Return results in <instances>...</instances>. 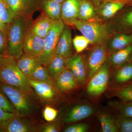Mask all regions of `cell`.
Wrapping results in <instances>:
<instances>
[{"label": "cell", "mask_w": 132, "mask_h": 132, "mask_svg": "<svg viewBox=\"0 0 132 132\" xmlns=\"http://www.w3.org/2000/svg\"><path fill=\"white\" fill-rule=\"evenodd\" d=\"M16 61L19 68L27 79H29L31 73L38 62L37 59L23 53Z\"/></svg>", "instance_id": "cell-22"}, {"label": "cell", "mask_w": 132, "mask_h": 132, "mask_svg": "<svg viewBox=\"0 0 132 132\" xmlns=\"http://www.w3.org/2000/svg\"><path fill=\"white\" fill-rule=\"evenodd\" d=\"M56 87L62 92H68L78 87V83L72 72L66 68L55 79Z\"/></svg>", "instance_id": "cell-14"}, {"label": "cell", "mask_w": 132, "mask_h": 132, "mask_svg": "<svg viewBox=\"0 0 132 132\" xmlns=\"http://www.w3.org/2000/svg\"><path fill=\"white\" fill-rule=\"evenodd\" d=\"M41 1H53L55 2L59 3H63V2H64V1H65V0H41Z\"/></svg>", "instance_id": "cell-43"}, {"label": "cell", "mask_w": 132, "mask_h": 132, "mask_svg": "<svg viewBox=\"0 0 132 132\" xmlns=\"http://www.w3.org/2000/svg\"><path fill=\"white\" fill-rule=\"evenodd\" d=\"M89 128L87 124L86 123H77L69 126L65 128V132H86Z\"/></svg>", "instance_id": "cell-35"}, {"label": "cell", "mask_w": 132, "mask_h": 132, "mask_svg": "<svg viewBox=\"0 0 132 132\" xmlns=\"http://www.w3.org/2000/svg\"><path fill=\"white\" fill-rule=\"evenodd\" d=\"M0 82L26 93L32 91L27 78L19 68L13 57L7 55L0 62Z\"/></svg>", "instance_id": "cell-1"}, {"label": "cell", "mask_w": 132, "mask_h": 132, "mask_svg": "<svg viewBox=\"0 0 132 132\" xmlns=\"http://www.w3.org/2000/svg\"><path fill=\"white\" fill-rule=\"evenodd\" d=\"M72 32L68 25H65L61 34L55 50V54L67 59L72 55Z\"/></svg>", "instance_id": "cell-10"}, {"label": "cell", "mask_w": 132, "mask_h": 132, "mask_svg": "<svg viewBox=\"0 0 132 132\" xmlns=\"http://www.w3.org/2000/svg\"><path fill=\"white\" fill-rule=\"evenodd\" d=\"M14 17L33 21L32 16L39 10L38 0H6Z\"/></svg>", "instance_id": "cell-7"}, {"label": "cell", "mask_w": 132, "mask_h": 132, "mask_svg": "<svg viewBox=\"0 0 132 132\" xmlns=\"http://www.w3.org/2000/svg\"><path fill=\"white\" fill-rule=\"evenodd\" d=\"M53 22L47 15L42 13L37 19L32 21L29 29L32 32L44 38L51 30Z\"/></svg>", "instance_id": "cell-13"}, {"label": "cell", "mask_w": 132, "mask_h": 132, "mask_svg": "<svg viewBox=\"0 0 132 132\" xmlns=\"http://www.w3.org/2000/svg\"><path fill=\"white\" fill-rule=\"evenodd\" d=\"M114 80L118 83H125L132 79V64H128L121 67L116 71Z\"/></svg>", "instance_id": "cell-27"}, {"label": "cell", "mask_w": 132, "mask_h": 132, "mask_svg": "<svg viewBox=\"0 0 132 132\" xmlns=\"http://www.w3.org/2000/svg\"><path fill=\"white\" fill-rule=\"evenodd\" d=\"M44 38L32 32L28 28L24 34L22 43L23 52L34 58L41 54L44 47Z\"/></svg>", "instance_id": "cell-9"}, {"label": "cell", "mask_w": 132, "mask_h": 132, "mask_svg": "<svg viewBox=\"0 0 132 132\" xmlns=\"http://www.w3.org/2000/svg\"><path fill=\"white\" fill-rule=\"evenodd\" d=\"M31 87L40 98L46 101L52 100L55 96L54 88L49 81L41 82L28 80Z\"/></svg>", "instance_id": "cell-17"}, {"label": "cell", "mask_w": 132, "mask_h": 132, "mask_svg": "<svg viewBox=\"0 0 132 132\" xmlns=\"http://www.w3.org/2000/svg\"><path fill=\"white\" fill-rule=\"evenodd\" d=\"M62 4L53 1H43L39 4V10L52 21H57L61 20Z\"/></svg>", "instance_id": "cell-19"}, {"label": "cell", "mask_w": 132, "mask_h": 132, "mask_svg": "<svg viewBox=\"0 0 132 132\" xmlns=\"http://www.w3.org/2000/svg\"><path fill=\"white\" fill-rule=\"evenodd\" d=\"M0 30L5 31V32H6L7 30V25L3 23L1 17H0Z\"/></svg>", "instance_id": "cell-40"}, {"label": "cell", "mask_w": 132, "mask_h": 132, "mask_svg": "<svg viewBox=\"0 0 132 132\" xmlns=\"http://www.w3.org/2000/svg\"><path fill=\"white\" fill-rule=\"evenodd\" d=\"M94 110L93 107L86 104L76 105L66 115L64 119L65 123H74L92 116Z\"/></svg>", "instance_id": "cell-12"}, {"label": "cell", "mask_w": 132, "mask_h": 132, "mask_svg": "<svg viewBox=\"0 0 132 132\" xmlns=\"http://www.w3.org/2000/svg\"><path fill=\"white\" fill-rule=\"evenodd\" d=\"M50 76L46 67L38 62L33 69L29 79L36 81H49Z\"/></svg>", "instance_id": "cell-26"}, {"label": "cell", "mask_w": 132, "mask_h": 132, "mask_svg": "<svg viewBox=\"0 0 132 132\" xmlns=\"http://www.w3.org/2000/svg\"><path fill=\"white\" fill-rule=\"evenodd\" d=\"M72 42L76 51L78 53L83 52L90 44L89 40L82 35L75 36L72 40Z\"/></svg>", "instance_id": "cell-32"}, {"label": "cell", "mask_w": 132, "mask_h": 132, "mask_svg": "<svg viewBox=\"0 0 132 132\" xmlns=\"http://www.w3.org/2000/svg\"><path fill=\"white\" fill-rule=\"evenodd\" d=\"M32 21L14 17L10 23L6 25L7 54L16 60L24 53L22 43L24 34Z\"/></svg>", "instance_id": "cell-2"}, {"label": "cell", "mask_w": 132, "mask_h": 132, "mask_svg": "<svg viewBox=\"0 0 132 132\" xmlns=\"http://www.w3.org/2000/svg\"><path fill=\"white\" fill-rule=\"evenodd\" d=\"M114 119L119 131L132 132V118L121 115Z\"/></svg>", "instance_id": "cell-30"}, {"label": "cell", "mask_w": 132, "mask_h": 132, "mask_svg": "<svg viewBox=\"0 0 132 132\" xmlns=\"http://www.w3.org/2000/svg\"><path fill=\"white\" fill-rule=\"evenodd\" d=\"M0 88L14 106L16 114L21 117L31 114L35 109L34 105L26 93L14 87L0 82Z\"/></svg>", "instance_id": "cell-4"}, {"label": "cell", "mask_w": 132, "mask_h": 132, "mask_svg": "<svg viewBox=\"0 0 132 132\" xmlns=\"http://www.w3.org/2000/svg\"><path fill=\"white\" fill-rule=\"evenodd\" d=\"M16 115L15 113L5 112L0 108V124L3 127V126L9 119Z\"/></svg>", "instance_id": "cell-37"}, {"label": "cell", "mask_w": 132, "mask_h": 132, "mask_svg": "<svg viewBox=\"0 0 132 132\" xmlns=\"http://www.w3.org/2000/svg\"><path fill=\"white\" fill-rule=\"evenodd\" d=\"M132 54V43L111 54L107 59L108 63L114 67H120L126 63Z\"/></svg>", "instance_id": "cell-20"}, {"label": "cell", "mask_w": 132, "mask_h": 132, "mask_svg": "<svg viewBox=\"0 0 132 132\" xmlns=\"http://www.w3.org/2000/svg\"><path fill=\"white\" fill-rule=\"evenodd\" d=\"M106 41L108 42L106 45H105L107 52L112 54L132 44V35L125 34L118 35L109 39V41L106 40Z\"/></svg>", "instance_id": "cell-16"}, {"label": "cell", "mask_w": 132, "mask_h": 132, "mask_svg": "<svg viewBox=\"0 0 132 132\" xmlns=\"http://www.w3.org/2000/svg\"></svg>", "instance_id": "cell-46"}, {"label": "cell", "mask_w": 132, "mask_h": 132, "mask_svg": "<svg viewBox=\"0 0 132 132\" xmlns=\"http://www.w3.org/2000/svg\"><path fill=\"white\" fill-rule=\"evenodd\" d=\"M109 64L106 62L90 78L87 92L90 96L97 97L102 94L106 89L109 80Z\"/></svg>", "instance_id": "cell-6"}, {"label": "cell", "mask_w": 132, "mask_h": 132, "mask_svg": "<svg viewBox=\"0 0 132 132\" xmlns=\"http://www.w3.org/2000/svg\"><path fill=\"white\" fill-rule=\"evenodd\" d=\"M69 57L78 71L79 84H84L87 78V71L82 57L80 55L75 54Z\"/></svg>", "instance_id": "cell-24"}, {"label": "cell", "mask_w": 132, "mask_h": 132, "mask_svg": "<svg viewBox=\"0 0 132 132\" xmlns=\"http://www.w3.org/2000/svg\"><path fill=\"white\" fill-rule=\"evenodd\" d=\"M109 105L119 112L121 115L132 118V102H111Z\"/></svg>", "instance_id": "cell-28"}, {"label": "cell", "mask_w": 132, "mask_h": 132, "mask_svg": "<svg viewBox=\"0 0 132 132\" xmlns=\"http://www.w3.org/2000/svg\"><path fill=\"white\" fill-rule=\"evenodd\" d=\"M5 132H29L32 131V127L26 120L17 115L10 118L3 126Z\"/></svg>", "instance_id": "cell-18"}, {"label": "cell", "mask_w": 132, "mask_h": 132, "mask_svg": "<svg viewBox=\"0 0 132 132\" xmlns=\"http://www.w3.org/2000/svg\"><path fill=\"white\" fill-rule=\"evenodd\" d=\"M97 7L96 13L102 19L112 18L125 6V3L118 2H105Z\"/></svg>", "instance_id": "cell-15"}, {"label": "cell", "mask_w": 132, "mask_h": 132, "mask_svg": "<svg viewBox=\"0 0 132 132\" xmlns=\"http://www.w3.org/2000/svg\"><path fill=\"white\" fill-rule=\"evenodd\" d=\"M0 108L5 112L16 114L13 105L7 95L0 88Z\"/></svg>", "instance_id": "cell-33"}, {"label": "cell", "mask_w": 132, "mask_h": 132, "mask_svg": "<svg viewBox=\"0 0 132 132\" xmlns=\"http://www.w3.org/2000/svg\"><path fill=\"white\" fill-rule=\"evenodd\" d=\"M107 52L105 44L96 45L90 52L87 60V78L90 79L106 62Z\"/></svg>", "instance_id": "cell-8"}, {"label": "cell", "mask_w": 132, "mask_h": 132, "mask_svg": "<svg viewBox=\"0 0 132 132\" xmlns=\"http://www.w3.org/2000/svg\"><path fill=\"white\" fill-rule=\"evenodd\" d=\"M129 1V0H100V2H122L125 3V1Z\"/></svg>", "instance_id": "cell-42"}, {"label": "cell", "mask_w": 132, "mask_h": 132, "mask_svg": "<svg viewBox=\"0 0 132 132\" xmlns=\"http://www.w3.org/2000/svg\"><path fill=\"white\" fill-rule=\"evenodd\" d=\"M5 132V130H4L3 128L2 127L1 125L0 124V132Z\"/></svg>", "instance_id": "cell-45"}, {"label": "cell", "mask_w": 132, "mask_h": 132, "mask_svg": "<svg viewBox=\"0 0 132 132\" xmlns=\"http://www.w3.org/2000/svg\"><path fill=\"white\" fill-rule=\"evenodd\" d=\"M122 22L127 26H132V10L127 14L122 19Z\"/></svg>", "instance_id": "cell-38"}, {"label": "cell", "mask_w": 132, "mask_h": 132, "mask_svg": "<svg viewBox=\"0 0 132 132\" xmlns=\"http://www.w3.org/2000/svg\"><path fill=\"white\" fill-rule=\"evenodd\" d=\"M81 0H65L62 4L61 19L65 25L70 26L78 19Z\"/></svg>", "instance_id": "cell-11"}, {"label": "cell", "mask_w": 132, "mask_h": 132, "mask_svg": "<svg viewBox=\"0 0 132 132\" xmlns=\"http://www.w3.org/2000/svg\"><path fill=\"white\" fill-rule=\"evenodd\" d=\"M103 132H119L114 118L104 113L99 114L97 116Z\"/></svg>", "instance_id": "cell-25"}, {"label": "cell", "mask_w": 132, "mask_h": 132, "mask_svg": "<svg viewBox=\"0 0 132 132\" xmlns=\"http://www.w3.org/2000/svg\"><path fill=\"white\" fill-rule=\"evenodd\" d=\"M93 3L96 7H98L100 4V0H88Z\"/></svg>", "instance_id": "cell-41"}, {"label": "cell", "mask_w": 132, "mask_h": 132, "mask_svg": "<svg viewBox=\"0 0 132 132\" xmlns=\"http://www.w3.org/2000/svg\"><path fill=\"white\" fill-rule=\"evenodd\" d=\"M59 131L57 127L53 125L46 126L43 130V131L44 132H57Z\"/></svg>", "instance_id": "cell-39"}, {"label": "cell", "mask_w": 132, "mask_h": 132, "mask_svg": "<svg viewBox=\"0 0 132 132\" xmlns=\"http://www.w3.org/2000/svg\"><path fill=\"white\" fill-rule=\"evenodd\" d=\"M96 13L92 3L88 0H81L78 19L88 21L96 19Z\"/></svg>", "instance_id": "cell-23"}, {"label": "cell", "mask_w": 132, "mask_h": 132, "mask_svg": "<svg viewBox=\"0 0 132 132\" xmlns=\"http://www.w3.org/2000/svg\"><path fill=\"white\" fill-rule=\"evenodd\" d=\"M58 115V111L51 107L47 106L44 109L43 112L44 119L48 122L54 120Z\"/></svg>", "instance_id": "cell-34"}, {"label": "cell", "mask_w": 132, "mask_h": 132, "mask_svg": "<svg viewBox=\"0 0 132 132\" xmlns=\"http://www.w3.org/2000/svg\"><path fill=\"white\" fill-rule=\"evenodd\" d=\"M114 95L124 102H132V84L125 85L116 89Z\"/></svg>", "instance_id": "cell-31"}, {"label": "cell", "mask_w": 132, "mask_h": 132, "mask_svg": "<svg viewBox=\"0 0 132 132\" xmlns=\"http://www.w3.org/2000/svg\"><path fill=\"white\" fill-rule=\"evenodd\" d=\"M71 26L75 27L92 45L96 46L105 44L110 37V33L106 25L97 21L96 19L88 21L78 19Z\"/></svg>", "instance_id": "cell-3"}, {"label": "cell", "mask_w": 132, "mask_h": 132, "mask_svg": "<svg viewBox=\"0 0 132 132\" xmlns=\"http://www.w3.org/2000/svg\"><path fill=\"white\" fill-rule=\"evenodd\" d=\"M0 17L6 25L10 23L14 18L6 0H0Z\"/></svg>", "instance_id": "cell-29"}, {"label": "cell", "mask_w": 132, "mask_h": 132, "mask_svg": "<svg viewBox=\"0 0 132 132\" xmlns=\"http://www.w3.org/2000/svg\"><path fill=\"white\" fill-rule=\"evenodd\" d=\"M66 60L67 59L62 56L55 54L46 66L50 77L55 79L67 68Z\"/></svg>", "instance_id": "cell-21"}, {"label": "cell", "mask_w": 132, "mask_h": 132, "mask_svg": "<svg viewBox=\"0 0 132 132\" xmlns=\"http://www.w3.org/2000/svg\"><path fill=\"white\" fill-rule=\"evenodd\" d=\"M8 55H6L1 54H0V62L2 60L4 57H6V56Z\"/></svg>", "instance_id": "cell-44"}, {"label": "cell", "mask_w": 132, "mask_h": 132, "mask_svg": "<svg viewBox=\"0 0 132 132\" xmlns=\"http://www.w3.org/2000/svg\"><path fill=\"white\" fill-rule=\"evenodd\" d=\"M0 54L8 55L6 32L0 30Z\"/></svg>", "instance_id": "cell-36"}, {"label": "cell", "mask_w": 132, "mask_h": 132, "mask_svg": "<svg viewBox=\"0 0 132 132\" xmlns=\"http://www.w3.org/2000/svg\"><path fill=\"white\" fill-rule=\"evenodd\" d=\"M65 25L61 19L54 22L51 30L44 38V49L37 59L39 63L45 67L55 54L57 43Z\"/></svg>", "instance_id": "cell-5"}]
</instances>
